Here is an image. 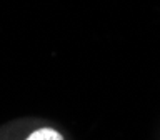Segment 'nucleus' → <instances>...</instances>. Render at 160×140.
Segmentation results:
<instances>
[{
    "label": "nucleus",
    "instance_id": "nucleus-1",
    "mask_svg": "<svg viewBox=\"0 0 160 140\" xmlns=\"http://www.w3.org/2000/svg\"><path fill=\"white\" fill-rule=\"evenodd\" d=\"M27 140H63V137L53 128H38L30 133Z\"/></svg>",
    "mask_w": 160,
    "mask_h": 140
}]
</instances>
